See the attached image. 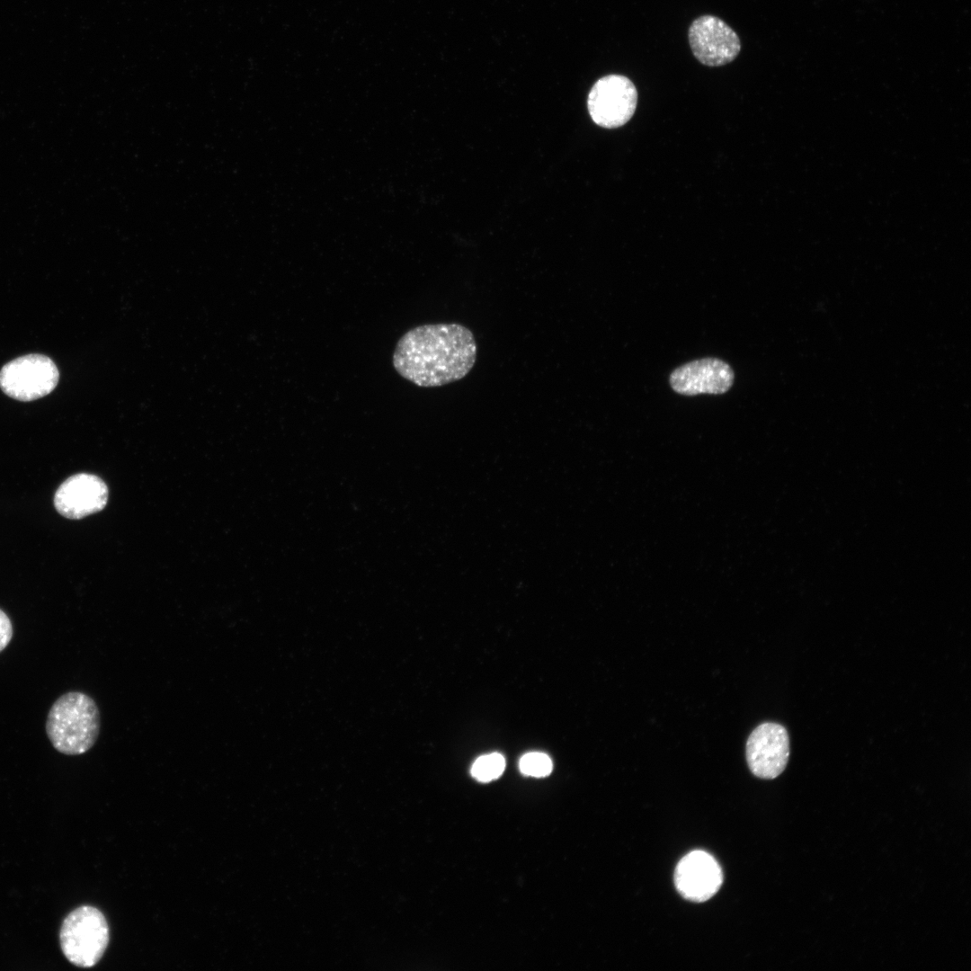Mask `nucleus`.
<instances>
[{"mask_svg": "<svg viewBox=\"0 0 971 971\" xmlns=\"http://www.w3.org/2000/svg\"><path fill=\"white\" fill-rule=\"evenodd\" d=\"M473 333L458 324H428L408 330L396 343V372L422 388L444 386L466 377L477 359Z\"/></svg>", "mask_w": 971, "mask_h": 971, "instance_id": "nucleus-1", "label": "nucleus"}, {"mask_svg": "<svg viewBox=\"0 0 971 971\" xmlns=\"http://www.w3.org/2000/svg\"><path fill=\"white\" fill-rule=\"evenodd\" d=\"M100 712L87 694L69 691L51 706L46 721V733L53 747L67 755H79L89 751L100 732Z\"/></svg>", "mask_w": 971, "mask_h": 971, "instance_id": "nucleus-2", "label": "nucleus"}, {"mask_svg": "<svg viewBox=\"0 0 971 971\" xmlns=\"http://www.w3.org/2000/svg\"><path fill=\"white\" fill-rule=\"evenodd\" d=\"M59 939L62 951L72 964L91 967L101 959L108 945L106 919L97 908L78 907L64 920Z\"/></svg>", "mask_w": 971, "mask_h": 971, "instance_id": "nucleus-3", "label": "nucleus"}, {"mask_svg": "<svg viewBox=\"0 0 971 971\" xmlns=\"http://www.w3.org/2000/svg\"><path fill=\"white\" fill-rule=\"evenodd\" d=\"M59 379L55 362L48 356L31 353L7 362L0 370V388L8 396L29 402L54 390Z\"/></svg>", "mask_w": 971, "mask_h": 971, "instance_id": "nucleus-4", "label": "nucleus"}, {"mask_svg": "<svg viewBox=\"0 0 971 971\" xmlns=\"http://www.w3.org/2000/svg\"><path fill=\"white\" fill-rule=\"evenodd\" d=\"M637 104L635 85L622 75H608L598 79L589 92L588 111L597 125L615 129L626 124Z\"/></svg>", "mask_w": 971, "mask_h": 971, "instance_id": "nucleus-5", "label": "nucleus"}, {"mask_svg": "<svg viewBox=\"0 0 971 971\" xmlns=\"http://www.w3.org/2000/svg\"><path fill=\"white\" fill-rule=\"evenodd\" d=\"M688 39L694 57L708 67L726 65L741 50L737 33L722 19L710 14L701 15L691 22Z\"/></svg>", "mask_w": 971, "mask_h": 971, "instance_id": "nucleus-6", "label": "nucleus"}, {"mask_svg": "<svg viewBox=\"0 0 971 971\" xmlns=\"http://www.w3.org/2000/svg\"><path fill=\"white\" fill-rule=\"evenodd\" d=\"M789 757L787 729L774 722L759 725L746 742V761L758 778L771 779L785 770Z\"/></svg>", "mask_w": 971, "mask_h": 971, "instance_id": "nucleus-7", "label": "nucleus"}, {"mask_svg": "<svg viewBox=\"0 0 971 971\" xmlns=\"http://www.w3.org/2000/svg\"><path fill=\"white\" fill-rule=\"evenodd\" d=\"M734 379L729 364L717 358H704L676 368L669 382L673 391L683 396L720 395L729 390Z\"/></svg>", "mask_w": 971, "mask_h": 971, "instance_id": "nucleus-8", "label": "nucleus"}, {"mask_svg": "<svg viewBox=\"0 0 971 971\" xmlns=\"http://www.w3.org/2000/svg\"><path fill=\"white\" fill-rule=\"evenodd\" d=\"M108 501V487L93 474L78 473L67 478L56 490L54 506L63 517L78 520L102 511Z\"/></svg>", "mask_w": 971, "mask_h": 971, "instance_id": "nucleus-9", "label": "nucleus"}, {"mask_svg": "<svg viewBox=\"0 0 971 971\" xmlns=\"http://www.w3.org/2000/svg\"><path fill=\"white\" fill-rule=\"evenodd\" d=\"M723 873L713 856L703 851H693L677 864L674 884L685 899L702 903L710 899L720 888Z\"/></svg>", "mask_w": 971, "mask_h": 971, "instance_id": "nucleus-10", "label": "nucleus"}, {"mask_svg": "<svg viewBox=\"0 0 971 971\" xmlns=\"http://www.w3.org/2000/svg\"><path fill=\"white\" fill-rule=\"evenodd\" d=\"M505 767L503 755L497 753L482 755L472 765V776L479 781L487 782L502 775Z\"/></svg>", "mask_w": 971, "mask_h": 971, "instance_id": "nucleus-11", "label": "nucleus"}, {"mask_svg": "<svg viewBox=\"0 0 971 971\" xmlns=\"http://www.w3.org/2000/svg\"><path fill=\"white\" fill-rule=\"evenodd\" d=\"M519 766L523 774L537 778L548 776L552 771L550 758L538 752L524 754L520 760Z\"/></svg>", "mask_w": 971, "mask_h": 971, "instance_id": "nucleus-12", "label": "nucleus"}, {"mask_svg": "<svg viewBox=\"0 0 971 971\" xmlns=\"http://www.w3.org/2000/svg\"><path fill=\"white\" fill-rule=\"evenodd\" d=\"M13 634V625L9 617L0 609V652L10 643Z\"/></svg>", "mask_w": 971, "mask_h": 971, "instance_id": "nucleus-13", "label": "nucleus"}]
</instances>
